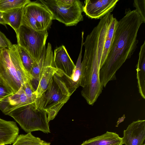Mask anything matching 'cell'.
<instances>
[{"label":"cell","instance_id":"9","mask_svg":"<svg viewBox=\"0 0 145 145\" xmlns=\"http://www.w3.org/2000/svg\"><path fill=\"white\" fill-rule=\"evenodd\" d=\"M54 64V56L52 46L48 42L46 49V47L44 48L39 58L35 61L29 73L32 78L30 80V82L35 91L45 68Z\"/></svg>","mask_w":145,"mask_h":145},{"label":"cell","instance_id":"18","mask_svg":"<svg viewBox=\"0 0 145 145\" xmlns=\"http://www.w3.org/2000/svg\"><path fill=\"white\" fill-rule=\"evenodd\" d=\"M57 70L58 69L55 67L54 64L48 66L45 68L35 91L37 98L39 97L47 89L53 76Z\"/></svg>","mask_w":145,"mask_h":145},{"label":"cell","instance_id":"21","mask_svg":"<svg viewBox=\"0 0 145 145\" xmlns=\"http://www.w3.org/2000/svg\"><path fill=\"white\" fill-rule=\"evenodd\" d=\"M17 50L23 66L30 74V72L35 61L34 60L26 50L18 44Z\"/></svg>","mask_w":145,"mask_h":145},{"label":"cell","instance_id":"20","mask_svg":"<svg viewBox=\"0 0 145 145\" xmlns=\"http://www.w3.org/2000/svg\"><path fill=\"white\" fill-rule=\"evenodd\" d=\"M30 1L29 0H0V11L3 12L24 7Z\"/></svg>","mask_w":145,"mask_h":145},{"label":"cell","instance_id":"4","mask_svg":"<svg viewBox=\"0 0 145 145\" xmlns=\"http://www.w3.org/2000/svg\"><path fill=\"white\" fill-rule=\"evenodd\" d=\"M27 133L40 131L50 133L46 112L37 109L35 103L16 109L8 114Z\"/></svg>","mask_w":145,"mask_h":145},{"label":"cell","instance_id":"23","mask_svg":"<svg viewBox=\"0 0 145 145\" xmlns=\"http://www.w3.org/2000/svg\"><path fill=\"white\" fill-rule=\"evenodd\" d=\"M27 98L32 103L35 102L37 98L35 91L33 87L30 80L22 85Z\"/></svg>","mask_w":145,"mask_h":145},{"label":"cell","instance_id":"27","mask_svg":"<svg viewBox=\"0 0 145 145\" xmlns=\"http://www.w3.org/2000/svg\"><path fill=\"white\" fill-rule=\"evenodd\" d=\"M125 115H124L123 116V117H122L121 118H120V120H118V121L117 122V123H117V125H118V124L121 123V122L123 121L124 119V118H125Z\"/></svg>","mask_w":145,"mask_h":145},{"label":"cell","instance_id":"7","mask_svg":"<svg viewBox=\"0 0 145 145\" xmlns=\"http://www.w3.org/2000/svg\"><path fill=\"white\" fill-rule=\"evenodd\" d=\"M52 20L51 13L41 3L30 1L24 7L22 22L35 30H47Z\"/></svg>","mask_w":145,"mask_h":145},{"label":"cell","instance_id":"8","mask_svg":"<svg viewBox=\"0 0 145 145\" xmlns=\"http://www.w3.org/2000/svg\"><path fill=\"white\" fill-rule=\"evenodd\" d=\"M119 0H86L83 7V12L91 19H101L111 13Z\"/></svg>","mask_w":145,"mask_h":145},{"label":"cell","instance_id":"16","mask_svg":"<svg viewBox=\"0 0 145 145\" xmlns=\"http://www.w3.org/2000/svg\"><path fill=\"white\" fill-rule=\"evenodd\" d=\"M137 78L139 93L145 99V41L140 47L137 65Z\"/></svg>","mask_w":145,"mask_h":145},{"label":"cell","instance_id":"1","mask_svg":"<svg viewBox=\"0 0 145 145\" xmlns=\"http://www.w3.org/2000/svg\"><path fill=\"white\" fill-rule=\"evenodd\" d=\"M142 23L137 10L130 9L118 21L109 52L100 70L99 78L103 87L110 81L116 80L117 71L136 50L138 42V33Z\"/></svg>","mask_w":145,"mask_h":145},{"label":"cell","instance_id":"29","mask_svg":"<svg viewBox=\"0 0 145 145\" xmlns=\"http://www.w3.org/2000/svg\"><path fill=\"white\" fill-rule=\"evenodd\" d=\"M0 145H5L4 144H0Z\"/></svg>","mask_w":145,"mask_h":145},{"label":"cell","instance_id":"14","mask_svg":"<svg viewBox=\"0 0 145 145\" xmlns=\"http://www.w3.org/2000/svg\"><path fill=\"white\" fill-rule=\"evenodd\" d=\"M19 133V129L16 122L0 118V144L13 143Z\"/></svg>","mask_w":145,"mask_h":145},{"label":"cell","instance_id":"6","mask_svg":"<svg viewBox=\"0 0 145 145\" xmlns=\"http://www.w3.org/2000/svg\"><path fill=\"white\" fill-rule=\"evenodd\" d=\"M40 1L51 13L52 20H56L67 26L76 25L83 20L82 3L76 0L72 5L56 3L54 0H40Z\"/></svg>","mask_w":145,"mask_h":145},{"label":"cell","instance_id":"30","mask_svg":"<svg viewBox=\"0 0 145 145\" xmlns=\"http://www.w3.org/2000/svg\"><path fill=\"white\" fill-rule=\"evenodd\" d=\"M143 145H145V144H143Z\"/></svg>","mask_w":145,"mask_h":145},{"label":"cell","instance_id":"15","mask_svg":"<svg viewBox=\"0 0 145 145\" xmlns=\"http://www.w3.org/2000/svg\"><path fill=\"white\" fill-rule=\"evenodd\" d=\"M122 138L116 133L107 131L101 135L86 140L81 145H122Z\"/></svg>","mask_w":145,"mask_h":145},{"label":"cell","instance_id":"17","mask_svg":"<svg viewBox=\"0 0 145 145\" xmlns=\"http://www.w3.org/2000/svg\"><path fill=\"white\" fill-rule=\"evenodd\" d=\"M24 7L2 12L3 18L7 24L10 25L15 32L18 30L22 24Z\"/></svg>","mask_w":145,"mask_h":145},{"label":"cell","instance_id":"12","mask_svg":"<svg viewBox=\"0 0 145 145\" xmlns=\"http://www.w3.org/2000/svg\"><path fill=\"white\" fill-rule=\"evenodd\" d=\"M32 103L25 93L22 85L19 90L0 103V109L5 115H8L12 110L23 106Z\"/></svg>","mask_w":145,"mask_h":145},{"label":"cell","instance_id":"24","mask_svg":"<svg viewBox=\"0 0 145 145\" xmlns=\"http://www.w3.org/2000/svg\"><path fill=\"white\" fill-rule=\"evenodd\" d=\"M133 6L140 16L144 23H145V0H134Z\"/></svg>","mask_w":145,"mask_h":145},{"label":"cell","instance_id":"11","mask_svg":"<svg viewBox=\"0 0 145 145\" xmlns=\"http://www.w3.org/2000/svg\"><path fill=\"white\" fill-rule=\"evenodd\" d=\"M82 44L80 52L71 77L68 76L58 69L56 72L64 82L71 95L80 86L82 73V53L83 45L84 33H82Z\"/></svg>","mask_w":145,"mask_h":145},{"label":"cell","instance_id":"22","mask_svg":"<svg viewBox=\"0 0 145 145\" xmlns=\"http://www.w3.org/2000/svg\"><path fill=\"white\" fill-rule=\"evenodd\" d=\"M15 93L0 77V103L6 97Z\"/></svg>","mask_w":145,"mask_h":145},{"label":"cell","instance_id":"26","mask_svg":"<svg viewBox=\"0 0 145 145\" xmlns=\"http://www.w3.org/2000/svg\"><path fill=\"white\" fill-rule=\"evenodd\" d=\"M0 24H2L7 27V23L5 20L3 16L2 12L0 11Z\"/></svg>","mask_w":145,"mask_h":145},{"label":"cell","instance_id":"25","mask_svg":"<svg viewBox=\"0 0 145 145\" xmlns=\"http://www.w3.org/2000/svg\"><path fill=\"white\" fill-rule=\"evenodd\" d=\"M12 45L9 39L0 31V46L4 48H9Z\"/></svg>","mask_w":145,"mask_h":145},{"label":"cell","instance_id":"3","mask_svg":"<svg viewBox=\"0 0 145 145\" xmlns=\"http://www.w3.org/2000/svg\"><path fill=\"white\" fill-rule=\"evenodd\" d=\"M70 96L64 82L56 72L47 89L34 103L37 109L46 112L49 122L54 118Z\"/></svg>","mask_w":145,"mask_h":145},{"label":"cell","instance_id":"2","mask_svg":"<svg viewBox=\"0 0 145 145\" xmlns=\"http://www.w3.org/2000/svg\"><path fill=\"white\" fill-rule=\"evenodd\" d=\"M0 77L15 93L31 77L23 66L17 50V44L0 50Z\"/></svg>","mask_w":145,"mask_h":145},{"label":"cell","instance_id":"10","mask_svg":"<svg viewBox=\"0 0 145 145\" xmlns=\"http://www.w3.org/2000/svg\"><path fill=\"white\" fill-rule=\"evenodd\" d=\"M145 138V120L133 121L123 131L122 138L125 145H143Z\"/></svg>","mask_w":145,"mask_h":145},{"label":"cell","instance_id":"5","mask_svg":"<svg viewBox=\"0 0 145 145\" xmlns=\"http://www.w3.org/2000/svg\"><path fill=\"white\" fill-rule=\"evenodd\" d=\"M16 33L17 44L26 50L34 61L39 59L45 47L47 30L36 31L22 22Z\"/></svg>","mask_w":145,"mask_h":145},{"label":"cell","instance_id":"28","mask_svg":"<svg viewBox=\"0 0 145 145\" xmlns=\"http://www.w3.org/2000/svg\"><path fill=\"white\" fill-rule=\"evenodd\" d=\"M4 48H3V47H1V46H0V50Z\"/></svg>","mask_w":145,"mask_h":145},{"label":"cell","instance_id":"13","mask_svg":"<svg viewBox=\"0 0 145 145\" xmlns=\"http://www.w3.org/2000/svg\"><path fill=\"white\" fill-rule=\"evenodd\" d=\"M54 63L55 67L69 77H71L75 65L63 45L54 50Z\"/></svg>","mask_w":145,"mask_h":145},{"label":"cell","instance_id":"19","mask_svg":"<svg viewBox=\"0 0 145 145\" xmlns=\"http://www.w3.org/2000/svg\"><path fill=\"white\" fill-rule=\"evenodd\" d=\"M50 143L33 136L31 133L18 135L12 145H50Z\"/></svg>","mask_w":145,"mask_h":145}]
</instances>
